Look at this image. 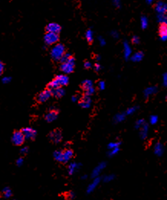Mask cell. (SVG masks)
Listing matches in <instances>:
<instances>
[{
    "mask_svg": "<svg viewBox=\"0 0 167 200\" xmlns=\"http://www.w3.org/2000/svg\"><path fill=\"white\" fill-rule=\"evenodd\" d=\"M53 157L55 161L58 162L66 164L71 161L74 157V152L71 149H65V150H58L55 151L53 154Z\"/></svg>",
    "mask_w": 167,
    "mask_h": 200,
    "instance_id": "cell-1",
    "label": "cell"
},
{
    "mask_svg": "<svg viewBox=\"0 0 167 200\" xmlns=\"http://www.w3.org/2000/svg\"><path fill=\"white\" fill-rule=\"evenodd\" d=\"M69 78L65 74H60L55 76L54 80H52L48 85V87L49 89H54L58 88V87H63L68 84Z\"/></svg>",
    "mask_w": 167,
    "mask_h": 200,
    "instance_id": "cell-2",
    "label": "cell"
},
{
    "mask_svg": "<svg viewBox=\"0 0 167 200\" xmlns=\"http://www.w3.org/2000/svg\"><path fill=\"white\" fill-rule=\"evenodd\" d=\"M51 57L55 61H60L62 57L65 54V47L62 44L58 43L52 47L51 50Z\"/></svg>",
    "mask_w": 167,
    "mask_h": 200,
    "instance_id": "cell-3",
    "label": "cell"
},
{
    "mask_svg": "<svg viewBox=\"0 0 167 200\" xmlns=\"http://www.w3.org/2000/svg\"><path fill=\"white\" fill-rule=\"evenodd\" d=\"M74 66H75V61H74V57H71L69 60L61 64L60 69L64 73L68 74V73H72L74 71Z\"/></svg>",
    "mask_w": 167,
    "mask_h": 200,
    "instance_id": "cell-4",
    "label": "cell"
},
{
    "mask_svg": "<svg viewBox=\"0 0 167 200\" xmlns=\"http://www.w3.org/2000/svg\"><path fill=\"white\" fill-rule=\"evenodd\" d=\"M25 136L22 132V131H16L13 134L12 138H11V141L14 145L15 146H20L22 145L24 141H25Z\"/></svg>",
    "mask_w": 167,
    "mask_h": 200,
    "instance_id": "cell-5",
    "label": "cell"
},
{
    "mask_svg": "<svg viewBox=\"0 0 167 200\" xmlns=\"http://www.w3.org/2000/svg\"><path fill=\"white\" fill-rule=\"evenodd\" d=\"M44 41L47 45H54V44H58L59 41L58 34L47 32L46 34H44Z\"/></svg>",
    "mask_w": 167,
    "mask_h": 200,
    "instance_id": "cell-6",
    "label": "cell"
},
{
    "mask_svg": "<svg viewBox=\"0 0 167 200\" xmlns=\"http://www.w3.org/2000/svg\"><path fill=\"white\" fill-rule=\"evenodd\" d=\"M81 86H82V89L84 91L85 95L91 96L95 93V89L93 87V82L90 80H86L83 81Z\"/></svg>",
    "mask_w": 167,
    "mask_h": 200,
    "instance_id": "cell-7",
    "label": "cell"
},
{
    "mask_svg": "<svg viewBox=\"0 0 167 200\" xmlns=\"http://www.w3.org/2000/svg\"><path fill=\"white\" fill-rule=\"evenodd\" d=\"M22 132L26 140H33L37 135V131L31 127H26L22 128Z\"/></svg>",
    "mask_w": 167,
    "mask_h": 200,
    "instance_id": "cell-8",
    "label": "cell"
},
{
    "mask_svg": "<svg viewBox=\"0 0 167 200\" xmlns=\"http://www.w3.org/2000/svg\"><path fill=\"white\" fill-rule=\"evenodd\" d=\"M62 133L60 130H54L49 134L50 141L54 144H58L62 141Z\"/></svg>",
    "mask_w": 167,
    "mask_h": 200,
    "instance_id": "cell-9",
    "label": "cell"
},
{
    "mask_svg": "<svg viewBox=\"0 0 167 200\" xmlns=\"http://www.w3.org/2000/svg\"><path fill=\"white\" fill-rule=\"evenodd\" d=\"M52 96V93L51 89H44V90L42 91L41 93L37 95V101L38 103H44L48 100Z\"/></svg>",
    "mask_w": 167,
    "mask_h": 200,
    "instance_id": "cell-10",
    "label": "cell"
},
{
    "mask_svg": "<svg viewBox=\"0 0 167 200\" xmlns=\"http://www.w3.org/2000/svg\"><path fill=\"white\" fill-rule=\"evenodd\" d=\"M107 166V164L105 162H101L97 165V166H95V168L93 169L92 173H91V177L92 178H96V177H99V176L101 175V173H102V171L105 169V167Z\"/></svg>",
    "mask_w": 167,
    "mask_h": 200,
    "instance_id": "cell-11",
    "label": "cell"
},
{
    "mask_svg": "<svg viewBox=\"0 0 167 200\" xmlns=\"http://www.w3.org/2000/svg\"><path fill=\"white\" fill-rule=\"evenodd\" d=\"M91 103H92V100H91V96H89V95H83L82 97L80 98V100H79V105L83 109H88V108H90L91 105Z\"/></svg>",
    "mask_w": 167,
    "mask_h": 200,
    "instance_id": "cell-12",
    "label": "cell"
},
{
    "mask_svg": "<svg viewBox=\"0 0 167 200\" xmlns=\"http://www.w3.org/2000/svg\"><path fill=\"white\" fill-rule=\"evenodd\" d=\"M46 31L47 32L58 34L59 32L62 31V27H61V25L59 24H58V23L52 22V23H49V24L46 26Z\"/></svg>",
    "mask_w": 167,
    "mask_h": 200,
    "instance_id": "cell-13",
    "label": "cell"
},
{
    "mask_svg": "<svg viewBox=\"0 0 167 200\" xmlns=\"http://www.w3.org/2000/svg\"><path fill=\"white\" fill-rule=\"evenodd\" d=\"M58 117V112L55 109L50 110L49 112L45 115V120L47 122H53Z\"/></svg>",
    "mask_w": 167,
    "mask_h": 200,
    "instance_id": "cell-14",
    "label": "cell"
},
{
    "mask_svg": "<svg viewBox=\"0 0 167 200\" xmlns=\"http://www.w3.org/2000/svg\"><path fill=\"white\" fill-rule=\"evenodd\" d=\"M101 181V179L100 177H96V178H93V181L91 182L87 186V193H91L92 192L96 189V188L97 187V186L100 184Z\"/></svg>",
    "mask_w": 167,
    "mask_h": 200,
    "instance_id": "cell-15",
    "label": "cell"
},
{
    "mask_svg": "<svg viewBox=\"0 0 167 200\" xmlns=\"http://www.w3.org/2000/svg\"><path fill=\"white\" fill-rule=\"evenodd\" d=\"M81 166V164L76 162H71L68 166V173L69 175H73L74 173H76L79 170V169Z\"/></svg>",
    "mask_w": 167,
    "mask_h": 200,
    "instance_id": "cell-16",
    "label": "cell"
},
{
    "mask_svg": "<svg viewBox=\"0 0 167 200\" xmlns=\"http://www.w3.org/2000/svg\"><path fill=\"white\" fill-rule=\"evenodd\" d=\"M156 11L158 14L166 15L167 13V4L163 2H158L156 5Z\"/></svg>",
    "mask_w": 167,
    "mask_h": 200,
    "instance_id": "cell-17",
    "label": "cell"
},
{
    "mask_svg": "<svg viewBox=\"0 0 167 200\" xmlns=\"http://www.w3.org/2000/svg\"><path fill=\"white\" fill-rule=\"evenodd\" d=\"M153 151H154V154L158 157L162 156V154H164L165 148L163 144L160 142H156L154 144V147H153Z\"/></svg>",
    "mask_w": 167,
    "mask_h": 200,
    "instance_id": "cell-18",
    "label": "cell"
},
{
    "mask_svg": "<svg viewBox=\"0 0 167 200\" xmlns=\"http://www.w3.org/2000/svg\"><path fill=\"white\" fill-rule=\"evenodd\" d=\"M139 131H140L139 134H140V138L142 140L146 139V138L148 136V132H149V124L146 122H145L144 124H142V127L139 129Z\"/></svg>",
    "mask_w": 167,
    "mask_h": 200,
    "instance_id": "cell-19",
    "label": "cell"
},
{
    "mask_svg": "<svg viewBox=\"0 0 167 200\" xmlns=\"http://www.w3.org/2000/svg\"><path fill=\"white\" fill-rule=\"evenodd\" d=\"M159 34H160V39L162 41L167 40V24H161L159 28Z\"/></svg>",
    "mask_w": 167,
    "mask_h": 200,
    "instance_id": "cell-20",
    "label": "cell"
},
{
    "mask_svg": "<svg viewBox=\"0 0 167 200\" xmlns=\"http://www.w3.org/2000/svg\"><path fill=\"white\" fill-rule=\"evenodd\" d=\"M158 91V88L156 86H150L148 87L144 90L143 92V95H144V97L145 98H149L151 95H154L156 93H157Z\"/></svg>",
    "mask_w": 167,
    "mask_h": 200,
    "instance_id": "cell-21",
    "label": "cell"
},
{
    "mask_svg": "<svg viewBox=\"0 0 167 200\" xmlns=\"http://www.w3.org/2000/svg\"><path fill=\"white\" fill-rule=\"evenodd\" d=\"M51 91H52V95L55 98H62L65 94V91L62 87L54 89H52Z\"/></svg>",
    "mask_w": 167,
    "mask_h": 200,
    "instance_id": "cell-22",
    "label": "cell"
},
{
    "mask_svg": "<svg viewBox=\"0 0 167 200\" xmlns=\"http://www.w3.org/2000/svg\"><path fill=\"white\" fill-rule=\"evenodd\" d=\"M132 51L130 48V44H128L127 42L125 41L123 43V54H124V57L126 59H129L130 57Z\"/></svg>",
    "mask_w": 167,
    "mask_h": 200,
    "instance_id": "cell-23",
    "label": "cell"
},
{
    "mask_svg": "<svg viewBox=\"0 0 167 200\" xmlns=\"http://www.w3.org/2000/svg\"><path fill=\"white\" fill-rule=\"evenodd\" d=\"M126 115L125 112H123V113H118L117 115L114 116L113 118V122L115 123H121V122H123L126 118Z\"/></svg>",
    "mask_w": 167,
    "mask_h": 200,
    "instance_id": "cell-24",
    "label": "cell"
},
{
    "mask_svg": "<svg viewBox=\"0 0 167 200\" xmlns=\"http://www.w3.org/2000/svg\"><path fill=\"white\" fill-rule=\"evenodd\" d=\"M142 58H143V54H142V52H137V53H135L131 57V60L133 62H139Z\"/></svg>",
    "mask_w": 167,
    "mask_h": 200,
    "instance_id": "cell-25",
    "label": "cell"
},
{
    "mask_svg": "<svg viewBox=\"0 0 167 200\" xmlns=\"http://www.w3.org/2000/svg\"><path fill=\"white\" fill-rule=\"evenodd\" d=\"M3 195L6 199H9L13 195V192L12 189L9 187H5L3 189Z\"/></svg>",
    "mask_w": 167,
    "mask_h": 200,
    "instance_id": "cell-26",
    "label": "cell"
},
{
    "mask_svg": "<svg viewBox=\"0 0 167 200\" xmlns=\"http://www.w3.org/2000/svg\"><path fill=\"white\" fill-rule=\"evenodd\" d=\"M85 37H86L87 41L90 43L93 41V33L91 29H88L85 33Z\"/></svg>",
    "mask_w": 167,
    "mask_h": 200,
    "instance_id": "cell-27",
    "label": "cell"
},
{
    "mask_svg": "<svg viewBox=\"0 0 167 200\" xmlns=\"http://www.w3.org/2000/svg\"><path fill=\"white\" fill-rule=\"evenodd\" d=\"M121 144V142L120 141H114V142H111L109 143L107 145V148L108 150H112V149L117 148V147H120Z\"/></svg>",
    "mask_w": 167,
    "mask_h": 200,
    "instance_id": "cell-28",
    "label": "cell"
},
{
    "mask_svg": "<svg viewBox=\"0 0 167 200\" xmlns=\"http://www.w3.org/2000/svg\"><path fill=\"white\" fill-rule=\"evenodd\" d=\"M114 179H115V176L113 174H108V175H106V176H103L102 178V180L104 183H109V182L113 181Z\"/></svg>",
    "mask_w": 167,
    "mask_h": 200,
    "instance_id": "cell-29",
    "label": "cell"
},
{
    "mask_svg": "<svg viewBox=\"0 0 167 200\" xmlns=\"http://www.w3.org/2000/svg\"><path fill=\"white\" fill-rule=\"evenodd\" d=\"M158 21L160 24H167V16L166 15L158 14Z\"/></svg>",
    "mask_w": 167,
    "mask_h": 200,
    "instance_id": "cell-30",
    "label": "cell"
},
{
    "mask_svg": "<svg viewBox=\"0 0 167 200\" xmlns=\"http://www.w3.org/2000/svg\"><path fill=\"white\" fill-rule=\"evenodd\" d=\"M140 22H141V27H142V29H146L148 26V20L146 18V16H142L141 18Z\"/></svg>",
    "mask_w": 167,
    "mask_h": 200,
    "instance_id": "cell-31",
    "label": "cell"
},
{
    "mask_svg": "<svg viewBox=\"0 0 167 200\" xmlns=\"http://www.w3.org/2000/svg\"><path fill=\"white\" fill-rule=\"evenodd\" d=\"M158 121H159V118H158L157 115H151V116L150 117V124H152V125H154V124H157Z\"/></svg>",
    "mask_w": 167,
    "mask_h": 200,
    "instance_id": "cell-32",
    "label": "cell"
},
{
    "mask_svg": "<svg viewBox=\"0 0 167 200\" xmlns=\"http://www.w3.org/2000/svg\"><path fill=\"white\" fill-rule=\"evenodd\" d=\"M119 151H120V147H117V148H114V149H112V150H109L108 151V156L109 157H113L114 155H116V154H118V152H119Z\"/></svg>",
    "mask_w": 167,
    "mask_h": 200,
    "instance_id": "cell-33",
    "label": "cell"
},
{
    "mask_svg": "<svg viewBox=\"0 0 167 200\" xmlns=\"http://www.w3.org/2000/svg\"><path fill=\"white\" fill-rule=\"evenodd\" d=\"M138 108L137 106H133V107L129 108L127 111H126V115H133V113L137 110Z\"/></svg>",
    "mask_w": 167,
    "mask_h": 200,
    "instance_id": "cell-34",
    "label": "cell"
},
{
    "mask_svg": "<svg viewBox=\"0 0 167 200\" xmlns=\"http://www.w3.org/2000/svg\"><path fill=\"white\" fill-rule=\"evenodd\" d=\"M145 120L144 119H139V120H137V122H136V123H135V128L136 129H140V128L142 127V124H144L145 123Z\"/></svg>",
    "mask_w": 167,
    "mask_h": 200,
    "instance_id": "cell-35",
    "label": "cell"
},
{
    "mask_svg": "<svg viewBox=\"0 0 167 200\" xmlns=\"http://www.w3.org/2000/svg\"><path fill=\"white\" fill-rule=\"evenodd\" d=\"M71 55L70 54H67V53H65V54H64V56L62 57V58L61 59V61H60V62H61V64L62 63H64V62H65V61H67L68 60H69V59L71 57Z\"/></svg>",
    "mask_w": 167,
    "mask_h": 200,
    "instance_id": "cell-36",
    "label": "cell"
},
{
    "mask_svg": "<svg viewBox=\"0 0 167 200\" xmlns=\"http://www.w3.org/2000/svg\"><path fill=\"white\" fill-rule=\"evenodd\" d=\"M97 86H98L99 89L103 90L106 87V84L105 83H104V81H100L98 83V84H97Z\"/></svg>",
    "mask_w": 167,
    "mask_h": 200,
    "instance_id": "cell-37",
    "label": "cell"
},
{
    "mask_svg": "<svg viewBox=\"0 0 167 200\" xmlns=\"http://www.w3.org/2000/svg\"><path fill=\"white\" fill-rule=\"evenodd\" d=\"M28 152V147H22V148H21V150H20V153L22 154H23V155H25V154H26Z\"/></svg>",
    "mask_w": 167,
    "mask_h": 200,
    "instance_id": "cell-38",
    "label": "cell"
},
{
    "mask_svg": "<svg viewBox=\"0 0 167 200\" xmlns=\"http://www.w3.org/2000/svg\"><path fill=\"white\" fill-rule=\"evenodd\" d=\"M23 163H24V159L22 158V157H19V158L16 160V164H17V166H21L22 164H23Z\"/></svg>",
    "mask_w": 167,
    "mask_h": 200,
    "instance_id": "cell-39",
    "label": "cell"
},
{
    "mask_svg": "<svg viewBox=\"0 0 167 200\" xmlns=\"http://www.w3.org/2000/svg\"><path fill=\"white\" fill-rule=\"evenodd\" d=\"M5 70V64H3L2 61H0V76L2 75Z\"/></svg>",
    "mask_w": 167,
    "mask_h": 200,
    "instance_id": "cell-40",
    "label": "cell"
},
{
    "mask_svg": "<svg viewBox=\"0 0 167 200\" xmlns=\"http://www.w3.org/2000/svg\"><path fill=\"white\" fill-rule=\"evenodd\" d=\"M132 42H133L134 44H139V43H140V38H139V37L133 36V38H132Z\"/></svg>",
    "mask_w": 167,
    "mask_h": 200,
    "instance_id": "cell-41",
    "label": "cell"
},
{
    "mask_svg": "<svg viewBox=\"0 0 167 200\" xmlns=\"http://www.w3.org/2000/svg\"><path fill=\"white\" fill-rule=\"evenodd\" d=\"M68 199H73L75 198V193H74V192H72V191L69 192V193H68Z\"/></svg>",
    "mask_w": 167,
    "mask_h": 200,
    "instance_id": "cell-42",
    "label": "cell"
},
{
    "mask_svg": "<svg viewBox=\"0 0 167 200\" xmlns=\"http://www.w3.org/2000/svg\"><path fill=\"white\" fill-rule=\"evenodd\" d=\"M84 67L86 69H89L92 66V64H91V63L90 61H86V62L84 63Z\"/></svg>",
    "mask_w": 167,
    "mask_h": 200,
    "instance_id": "cell-43",
    "label": "cell"
},
{
    "mask_svg": "<svg viewBox=\"0 0 167 200\" xmlns=\"http://www.w3.org/2000/svg\"><path fill=\"white\" fill-rule=\"evenodd\" d=\"M71 100H72V102H74V103H75V102H79L80 98H79L78 95H73V96L71 97Z\"/></svg>",
    "mask_w": 167,
    "mask_h": 200,
    "instance_id": "cell-44",
    "label": "cell"
},
{
    "mask_svg": "<svg viewBox=\"0 0 167 200\" xmlns=\"http://www.w3.org/2000/svg\"><path fill=\"white\" fill-rule=\"evenodd\" d=\"M113 1V5L117 6V7H120L121 6V0H112Z\"/></svg>",
    "mask_w": 167,
    "mask_h": 200,
    "instance_id": "cell-45",
    "label": "cell"
},
{
    "mask_svg": "<svg viewBox=\"0 0 167 200\" xmlns=\"http://www.w3.org/2000/svg\"><path fill=\"white\" fill-rule=\"evenodd\" d=\"M163 85L164 86H167V73L163 75Z\"/></svg>",
    "mask_w": 167,
    "mask_h": 200,
    "instance_id": "cell-46",
    "label": "cell"
},
{
    "mask_svg": "<svg viewBox=\"0 0 167 200\" xmlns=\"http://www.w3.org/2000/svg\"><path fill=\"white\" fill-rule=\"evenodd\" d=\"M99 41H100V44H101V45H102V46H103V45H105L106 44V41L104 39H103L102 37H100L98 38Z\"/></svg>",
    "mask_w": 167,
    "mask_h": 200,
    "instance_id": "cell-47",
    "label": "cell"
},
{
    "mask_svg": "<svg viewBox=\"0 0 167 200\" xmlns=\"http://www.w3.org/2000/svg\"><path fill=\"white\" fill-rule=\"evenodd\" d=\"M111 35H112L114 38H119V34H118V32H116V31H113V32H111Z\"/></svg>",
    "mask_w": 167,
    "mask_h": 200,
    "instance_id": "cell-48",
    "label": "cell"
},
{
    "mask_svg": "<svg viewBox=\"0 0 167 200\" xmlns=\"http://www.w3.org/2000/svg\"><path fill=\"white\" fill-rule=\"evenodd\" d=\"M10 80H11V78H10V77H4V78L3 79V82L4 83H9Z\"/></svg>",
    "mask_w": 167,
    "mask_h": 200,
    "instance_id": "cell-49",
    "label": "cell"
},
{
    "mask_svg": "<svg viewBox=\"0 0 167 200\" xmlns=\"http://www.w3.org/2000/svg\"><path fill=\"white\" fill-rule=\"evenodd\" d=\"M94 70L96 71H99L101 70V65L99 64H95L94 65Z\"/></svg>",
    "mask_w": 167,
    "mask_h": 200,
    "instance_id": "cell-50",
    "label": "cell"
},
{
    "mask_svg": "<svg viewBox=\"0 0 167 200\" xmlns=\"http://www.w3.org/2000/svg\"><path fill=\"white\" fill-rule=\"evenodd\" d=\"M152 1H153V0H146V3H149V4H150V3H152Z\"/></svg>",
    "mask_w": 167,
    "mask_h": 200,
    "instance_id": "cell-51",
    "label": "cell"
},
{
    "mask_svg": "<svg viewBox=\"0 0 167 200\" xmlns=\"http://www.w3.org/2000/svg\"><path fill=\"white\" fill-rule=\"evenodd\" d=\"M87 177V175H84V176H81V179H83V180H84V179H86Z\"/></svg>",
    "mask_w": 167,
    "mask_h": 200,
    "instance_id": "cell-52",
    "label": "cell"
},
{
    "mask_svg": "<svg viewBox=\"0 0 167 200\" xmlns=\"http://www.w3.org/2000/svg\"><path fill=\"white\" fill-rule=\"evenodd\" d=\"M0 200H1V197H0Z\"/></svg>",
    "mask_w": 167,
    "mask_h": 200,
    "instance_id": "cell-53",
    "label": "cell"
},
{
    "mask_svg": "<svg viewBox=\"0 0 167 200\" xmlns=\"http://www.w3.org/2000/svg\"><path fill=\"white\" fill-rule=\"evenodd\" d=\"M166 99H167V96H166Z\"/></svg>",
    "mask_w": 167,
    "mask_h": 200,
    "instance_id": "cell-54",
    "label": "cell"
}]
</instances>
